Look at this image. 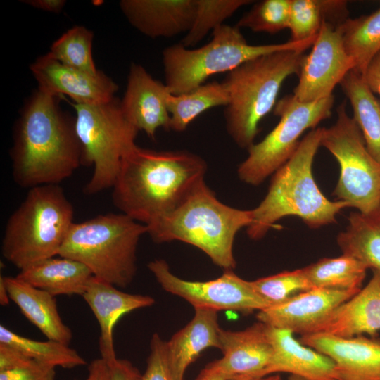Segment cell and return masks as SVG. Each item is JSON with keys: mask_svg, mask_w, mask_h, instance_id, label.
Instances as JSON below:
<instances>
[{"mask_svg": "<svg viewBox=\"0 0 380 380\" xmlns=\"http://www.w3.org/2000/svg\"><path fill=\"white\" fill-rule=\"evenodd\" d=\"M208 165L186 150L134 145L124 156L112 187L115 208L146 226L179 205L205 181Z\"/></svg>", "mask_w": 380, "mask_h": 380, "instance_id": "obj_1", "label": "cell"}, {"mask_svg": "<svg viewBox=\"0 0 380 380\" xmlns=\"http://www.w3.org/2000/svg\"><path fill=\"white\" fill-rule=\"evenodd\" d=\"M58 98L38 89L15 125L12 177L20 187L59 184L82 165L74 120L59 108Z\"/></svg>", "mask_w": 380, "mask_h": 380, "instance_id": "obj_2", "label": "cell"}, {"mask_svg": "<svg viewBox=\"0 0 380 380\" xmlns=\"http://www.w3.org/2000/svg\"><path fill=\"white\" fill-rule=\"evenodd\" d=\"M322 130L311 129L288 161L272 175L266 196L252 210L253 220L246 230L251 239L264 237L286 216H296L308 227L317 229L336 222V215L349 207L346 202L327 198L314 179L312 164L321 146Z\"/></svg>", "mask_w": 380, "mask_h": 380, "instance_id": "obj_3", "label": "cell"}, {"mask_svg": "<svg viewBox=\"0 0 380 380\" xmlns=\"http://www.w3.org/2000/svg\"><path fill=\"white\" fill-rule=\"evenodd\" d=\"M252 220V210L223 203L204 181L175 209L146 227L154 242L189 243L227 271L236 265L233 253L235 236Z\"/></svg>", "mask_w": 380, "mask_h": 380, "instance_id": "obj_4", "label": "cell"}, {"mask_svg": "<svg viewBox=\"0 0 380 380\" xmlns=\"http://www.w3.org/2000/svg\"><path fill=\"white\" fill-rule=\"evenodd\" d=\"M304 51L285 50L248 61L222 82L229 95L224 115L228 134L241 148L253 145L259 123L274 109L284 82L298 75Z\"/></svg>", "mask_w": 380, "mask_h": 380, "instance_id": "obj_5", "label": "cell"}, {"mask_svg": "<svg viewBox=\"0 0 380 380\" xmlns=\"http://www.w3.org/2000/svg\"><path fill=\"white\" fill-rule=\"evenodd\" d=\"M73 216V205L59 184L30 189L6 222L2 255L20 271L58 255Z\"/></svg>", "mask_w": 380, "mask_h": 380, "instance_id": "obj_6", "label": "cell"}, {"mask_svg": "<svg viewBox=\"0 0 380 380\" xmlns=\"http://www.w3.org/2000/svg\"><path fill=\"white\" fill-rule=\"evenodd\" d=\"M145 224L123 213H107L74 222L58 256L87 266L93 276L125 288L137 272V249Z\"/></svg>", "mask_w": 380, "mask_h": 380, "instance_id": "obj_7", "label": "cell"}, {"mask_svg": "<svg viewBox=\"0 0 380 380\" xmlns=\"http://www.w3.org/2000/svg\"><path fill=\"white\" fill-rule=\"evenodd\" d=\"M316 36L303 41L251 45L239 27L223 24L213 32L210 41L199 48L190 49L179 43L163 51L165 84L171 94H184L205 83L210 77L229 72L257 57L285 50L305 51L312 46Z\"/></svg>", "mask_w": 380, "mask_h": 380, "instance_id": "obj_8", "label": "cell"}, {"mask_svg": "<svg viewBox=\"0 0 380 380\" xmlns=\"http://www.w3.org/2000/svg\"><path fill=\"white\" fill-rule=\"evenodd\" d=\"M82 165L93 166L83 191L91 196L112 188L125 154L134 146L139 130L123 113L120 101L101 105L72 103Z\"/></svg>", "mask_w": 380, "mask_h": 380, "instance_id": "obj_9", "label": "cell"}, {"mask_svg": "<svg viewBox=\"0 0 380 380\" xmlns=\"http://www.w3.org/2000/svg\"><path fill=\"white\" fill-rule=\"evenodd\" d=\"M335 123L323 127L321 146L336 159L340 175L334 191L337 201L346 202L362 214L380 209V162L368 151L362 135L346 108H337Z\"/></svg>", "mask_w": 380, "mask_h": 380, "instance_id": "obj_10", "label": "cell"}, {"mask_svg": "<svg viewBox=\"0 0 380 380\" xmlns=\"http://www.w3.org/2000/svg\"><path fill=\"white\" fill-rule=\"evenodd\" d=\"M334 103L333 94L311 102L300 101L293 95L279 100L273 113L279 120L262 141L248 149L247 158L238 167L240 180L258 186L272 175L293 154L303 132L317 128L331 116Z\"/></svg>", "mask_w": 380, "mask_h": 380, "instance_id": "obj_11", "label": "cell"}, {"mask_svg": "<svg viewBox=\"0 0 380 380\" xmlns=\"http://www.w3.org/2000/svg\"><path fill=\"white\" fill-rule=\"evenodd\" d=\"M148 268L165 291L186 300L194 309L246 313L271 305L253 289L250 281L241 279L232 270L224 271L215 279L197 281L176 276L163 259L151 261Z\"/></svg>", "mask_w": 380, "mask_h": 380, "instance_id": "obj_12", "label": "cell"}, {"mask_svg": "<svg viewBox=\"0 0 380 380\" xmlns=\"http://www.w3.org/2000/svg\"><path fill=\"white\" fill-rule=\"evenodd\" d=\"M340 25L323 23L310 52L305 54L293 94L300 101L311 102L332 95L335 87L354 69Z\"/></svg>", "mask_w": 380, "mask_h": 380, "instance_id": "obj_13", "label": "cell"}, {"mask_svg": "<svg viewBox=\"0 0 380 380\" xmlns=\"http://www.w3.org/2000/svg\"><path fill=\"white\" fill-rule=\"evenodd\" d=\"M38 89L59 97L66 95L75 103L101 105L115 99L118 86L102 71L91 74L63 65L46 54L30 66Z\"/></svg>", "mask_w": 380, "mask_h": 380, "instance_id": "obj_14", "label": "cell"}, {"mask_svg": "<svg viewBox=\"0 0 380 380\" xmlns=\"http://www.w3.org/2000/svg\"><path fill=\"white\" fill-rule=\"evenodd\" d=\"M357 292L314 288L260 310L256 317L272 327L289 329L301 336L312 334L338 306Z\"/></svg>", "mask_w": 380, "mask_h": 380, "instance_id": "obj_15", "label": "cell"}, {"mask_svg": "<svg viewBox=\"0 0 380 380\" xmlns=\"http://www.w3.org/2000/svg\"><path fill=\"white\" fill-rule=\"evenodd\" d=\"M267 328V324L258 322L241 331L221 329L223 356L205 367L229 379L240 376L262 377L272 355Z\"/></svg>", "mask_w": 380, "mask_h": 380, "instance_id": "obj_16", "label": "cell"}, {"mask_svg": "<svg viewBox=\"0 0 380 380\" xmlns=\"http://www.w3.org/2000/svg\"><path fill=\"white\" fill-rule=\"evenodd\" d=\"M300 341L330 357L336 380H380V341L362 335L342 338L318 333L301 336Z\"/></svg>", "mask_w": 380, "mask_h": 380, "instance_id": "obj_17", "label": "cell"}, {"mask_svg": "<svg viewBox=\"0 0 380 380\" xmlns=\"http://www.w3.org/2000/svg\"><path fill=\"white\" fill-rule=\"evenodd\" d=\"M171 94L165 83L156 80L140 64L130 66L120 106L125 116L139 130L155 139L159 128L170 130L167 99Z\"/></svg>", "mask_w": 380, "mask_h": 380, "instance_id": "obj_18", "label": "cell"}, {"mask_svg": "<svg viewBox=\"0 0 380 380\" xmlns=\"http://www.w3.org/2000/svg\"><path fill=\"white\" fill-rule=\"evenodd\" d=\"M82 296L99 323V350L101 358L106 362L117 357L113 331L120 318L131 311L150 307L155 303L154 298L150 296L123 292L115 286L94 276Z\"/></svg>", "mask_w": 380, "mask_h": 380, "instance_id": "obj_19", "label": "cell"}, {"mask_svg": "<svg viewBox=\"0 0 380 380\" xmlns=\"http://www.w3.org/2000/svg\"><path fill=\"white\" fill-rule=\"evenodd\" d=\"M267 332L272 355L262 377L286 372L305 380H336V365L330 357L297 341L289 329L268 326Z\"/></svg>", "mask_w": 380, "mask_h": 380, "instance_id": "obj_20", "label": "cell"}, {"mask_svg": "<svg viewBox=\"0 0 380 380\" xmlns=\"http://www.w3.org/2000/svg\"><path fill=\"white\" fill-rule=\"evenodd\" d=\"M121 11L129 23L151 38L187 33L194 20L196 0H122Z\"/></svg>", "mask_w": 380, "mask_h": 380, "instance_id": "obj_21", "label": "cell"}, {"mask_svg": "<svg viewBox=\"0 0 380 380\" xmlns=\"http://www.w3.org/2000/svg\"><path fill=\"white\" fill-rule=\"evenodd\" d=\"M367 284L338 306L313 334L351 338L363 334L376 336L380 330V272L372 270Z\"/></svg>", "mask_w": 380, "mask_h": 380, "instance_id": "obj_22", "label": "cell"}, {"mask_svg": "<svg viewBox=\"0 0 380 380\" xmlns=\"http://www.w3.org/2000/svg\"><path fill=\"white\" fill-rule=\"evenodd\" d=\"M191 320L166 341L167 353L176 380H183L187 367L205 349H220L217 312L195 308Z\"/></svg>", "mask_w": 380, "mask_h": 380, "instance_id": "obj_23", "label": "cell"}, {"mask_svg": "<svg viewBox=\"0 0 380 380\" xmlns=\"http://www.w3.org/2000/svg\"><path fill=\"white\" fill-rule=\"evenodd\" d=\"M10 300L23 315L49 340L69 345L71 329L63 322L55 296L17 277H4Z\"/></svg>", "mask_w": 380, "mask_h": 380, "instance_id": "obj_24", "label": "cell"}, {"mask_svg": "<svg viewBox=\"0 0 380 380\" xmlns=\"http://www.w3.org/2000/svg\"><path fill=\"white\" fill-rule=\"evenodd\" d=\"M16 277L53 296H82L93 274L80 262L59 256L47 258L20 270Z\"/></svg>", "mask_w": 380, "mask_h": 380, "instance_id": "obj_25", "label": "cell"}, {"mask_svg": "<svg viewBox=\"0 0 380 380\" xmlns=\"http://www.w3.org/2000/svg\"><path fill=\"white\" fill-rule=\"evenodd\" d=\"M340 85L350 101L352 118L368 151L380 162V100L369 88L362 75L354 70L345 75Z\"/></svg>", "mask_w": 380, "mask_h": 380, "instance_id": "obj_26", "label": "cell"}, {"mask_svg": "<svg viewBox=\"0 0 380 380\" xmlns=\"http://www.w3.org/2000/svg\"><path fill=\"white\" fill-rule=\"evenodd\" d=\"M348 221L346 229L337 236L343 254L380 272V209L369 214L352 213Z\"/></svg>", "mask_w": 380, "mask_h": 380, "instance_id": "obj_27", "label": "cell"}, {"mask_svg": "<svg viewBox=\"0 0 380 380\" xmlns=\"http://www.w3.org/2000/svg\"><path fill=\"white\" fill-rule=\"evenodd\" d=\"M349 14L345 0H291L289 28L292 41L315 37L322 24H342Z\"/></svg>", "mask_w": 380, "mask_h": 380, "instance_id": "obj_28", "label": "cell"}, {"mask_svg": "<svg viewBox=\"0 0 380 380\" xmlns=\"http://www.w3.org/2000/svg\"><path fill=\"white\" fill-rule=\"evenodd\" d=\"M228 102V92L222 82L204 83L179 95L170 94L167 99L170 130L183 132L203 112L217 106H226Z\"/></svg>", "mask_w": 380, "mask_h": 380, "instance_id": "obj_29", "label": "cell"}, {"mask_svg": "<svg viewBox=\"0 0 380 380\" xmlns=\"http://www.w3.org/2000/svg\"><path fill=\"white\" fill-rule=\"evenodd\" d=\"M303 269L312 289L359 291L368 267L358 259L343 254L320 259Z\"/></svg>", "mask_w": 380, "mask_h": 380, "instance_id": "obj_30", "label": "cell"}, {"mask_svg": "<svg viewBox=\"0 0 380 380\" xmlns=\"http://www.w3.org/2000/svg\"><path fill=\"white\" fill-rule=\"evenodd\" d=\"M345 49L353 60L354 70L362 75L380 52V8L340 25Z\"/></svg>", "mask_w": 380, "mask_h": 380, "instance_id": "obj_31", "label": "cell"}, {"mask_svg": "<svg viewBox=\"0 0 380 380\" xmlns=\"http://www.w3.org/2000/svg\"><path fill=\"white\" fill-rule=\"evenodd\" d=\"M0 343L13 346L30 358L55 368L72 369L87 364L85 359L69 345L49 339L29 338L2 324L0 325Z\"/></svg>", "mask_w": 380, "mask_h": 380, "instance_id": "obj_32", "label": "cell"}, {"mask_svg": "<svg viewBox=\"0 0 380 380\" xmlns=\"http://www.w3.org/2000/svg\"><path fill=\"white\" fill-rule=\"evenodd\" d=\"M92 32L83 26H75L55 41L49 52L50 58L64 65L91 74L99 72L92 57Z\"/></svg>", "mask_w": 380, "mask_h": 380, "instance_id": "obj_33", "label": "cell"}, {"mask_svg": "<svg viewBox=\"0 0 380 380\" xmlns=\"http://www.w3.org/2000/svg\"><path fill=\"white\" fill-rule=\"evenodd\" d=\"M253 2L251 0H196V13L189 31L181 44L187 48L195 46L214 31L241 7Z\"/></svg>", "mask_w": 380, "mask_h": 380, "instance_id": "obj_34", "label": "cell"}, {"mask_svg": "<svg viewBox=\"0 0 380 380\" xmlns=\"http://www.w3.org/2000/svg\"><path fill=\"white\" fill-rule=\"evenodd\" d=\"M291 0H262L253 4L238 21L239 28L275 34L289 28Z\"/></svg>", "mask_w": 380, "mask_h": 380, "instance_id": "obj_35", "label": "cell"}, {"mask_svg": "<svg viewBox=\"0 0 380 380\" xmlns=\"http://www.w3.org/2000/svg\"><path fill=\"white\" fill-rule=\"evenodd\" d=\"M253 289L271 305L279 303L303 292L312 289L303 269L284 271L274 275L250 281Z\"/></svg>", "mask_w": 380, "mask_h": 380, "instance_id": "obj_36", "label": "cell"}, {"mask_svg": "<svg viewBox=\"0 0 380 380\" xmlns=\"http://www.w3.org/2000/svg\"><path fill=\"white\" fill-rule=\"evenodd\" d=\"M140 380H176L169 362L166 341L156 333L151 337L146 369Z\"/></svg>", "mask_w": 380, "mask_h": 380, "instance_id": "obj_37", "label": "cell"}, {"mask_svg": "<svg viewBox=\"0 0 380 380\" xmlns=\"http://www.w3.org/2000/svg\"><path fill=\"white\" fill-rule=\"evenodd\" d=\"M55 367L33 360L29 365L0 372V380H54Z\"/></svg>", "mask_w": 380, "mask_h": 380, "instance_id": "obj_38", "label": "cell"}, {"mask_svg": "<svg viewBox=\"0 0 380 380\" xmlns=\"http://www.w3.org/2000/svg\"><path fill=\"white\" fill-rule=\"evenodd\" d=\"M33 360L17 348L0 343V372L27 365Z\"/></svg>", "mask_w": 380, "mask_h": 380, "instance_id": "obj_39", "label": "cell"}, {"mask_svg": "<svg viewBox=\"0 0 380 380\" xmlns=\"http://www.w3.org/2000/svg\"><path fill=\"white\" fill-rule=\"evenodd\" d=\"M106 362L109 369V380H140L141 379V374L139 369L127 360L115 357Z\"/></svg>", "mask_w": 380, "mask_h": 380, "instance_id": "obj_40", "label": "cell"}, {"mask_svg": "<svg viewBox=\"0 0 380 380\" xmlns=\"http://www.w3.org/2000/svg\"><path fill=\"white\" fill-rule=\"evenodd\" d=\"M362 77L371 91L380 97V52L369 63Z\"/></svg>", "mask_w": 380, "mask_h": 380, "instance_id": "obj_41", "label": "cell"}, {"mask_svg": "<svg viewBox=\"0 0 380 380\" xmlns=\"http://www.w3.org/2000/svg\"><path fill=\"white\" fill-rule=\"evenodd\" d=\"M87 380H109V369L107 362L103 358L95 359L88 367Z\"/></svg>", "mask_w": 380, "mask_h": 380, "instance_id": "obj_42", "label": "cell"}, {"mask_svg": "<svg viewBox=\"0 0 380 380\" xmlns=\"http://www.w3.org/2000/svg\"><path fill=\"white\" fill-rule=\"evenodd\" d=\"M25 2L38 9L53 13L60 12L65 4L63 0H32Z\"/></svg>", "mask_w": 380, "mask_h": 380, "instance_id": "obj_43", "label": "cell"}, {"mask_svg": "<svg viewBox=\"0 0 380 380\" xmlns=\"http://www.w3.org/2000/svg\"><path fill=\"white\" fill-rule=\"evenodd\" d=\"M226 375L210 370L205 367L198 376L196 380H229Z\"/></svg>", "mask_w": 380, "mask_h": 380, "instance_id": "obj_44", "label": "cell"}, {"mask_svg": "<svg viewBox=\"0 0 380 380\" xmlns=\"http://www.w3.org/2000/svg\"><path fill=\"white\" fill-rule=\"evenodd\" d=\"M10 298L8 291L5 286L3 277H0V303L1 305H6L8 304Z\"/></svg>", "mask_w": 380, "mask_h": 380, "instance_id": "obj_45", "label": "cell"}, {"mask_svg": "<svg viewBox=\"0 0 380 380\" xmlns=\"http://www.w3.org/2000/svg\"><path fill=\"white\" fill-rule=\"evenodd\" d=\"M229 380H284L281 378L279 375H272V376H265L263 377H252L247 376H240L233 377Z\"/></svg>", "mask_w": 380, "mask_h": 380, "instance_id": "obj_46", "label": "cell"}, {"mask_svg": "<svg viewBox=\"0 0 380 380\" xmlns=\"http://www.w3.org/2000/svg\"><path fill=\"white\" fill-rule=\"evenodd\" d=\"M288 380H305L301 377H299V376H294V375H291L289 378H288Z\"/></svg>", "mask_w": 380, "mask_h": 380, "instance_id": "obj_47", "label": "cell"}, {"mask_svg": "<svg viewBox=\"0 0 380 380\" xmlns=\"http://www.w3.org/2000/svg\"><path fill=\"white\" fill-rule=\"evenodd\" d=\"M85 380H87V379H85Z\"/></svg>", "mask_w": 380, "mask_h": 380, "instance_id": "obj_48", "label": "cell"}]
</instances>
